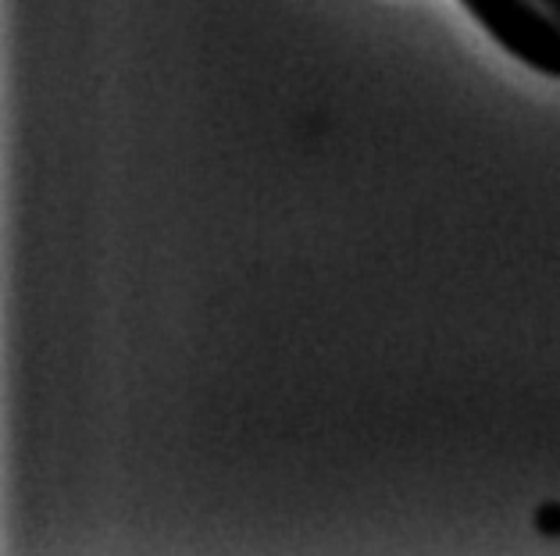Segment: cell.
I'll return each mask as SVG.
<instances>
[{
	"label": "cell",
	"instance_id": "cell-1",
	"mask_svg": "<svg viewBox=\"0 0 560 556\" xmlns=\"http://www.w3.org/2000/svg\"><path fill=\"white\" fill-rule=\"evenodd\" d=\"M497 44L539 75L560 79V22L539 0H460Z\"/></svg>",
	"mask_w": 560,
	"mask_h": 556
},
{
	"label": "cell",
	"instance_id": "cell-2",
	"mask_svg": "<svg viewBox=\"0 0 560 556\" xmlns=\"http://www.w3.org/2000/svg\"><path fill=\"white\" fill-rule=\"evenodd\" d=\"M539 528L546 535H560V510L557 507H542L539 513Z\"/></svg>",
	"mask_w": 560,
	"mask_h": 556
},
{
	"label": "cell",
	"instance_id": "cell-3",
	"mask_svg": "<svg viewBox=\"0 0 560 556\" xmlns=\"http://www.w3.org/2000/svg\"><path fill=\"white\" fill-rule=\"evenodd\" d=\"M539 4H542V8L550 11V15H553V19L560 22V0H539Z\"/></svg>",
	"mask_w": 560,
	"mask_h": 556
}]
</instances>
